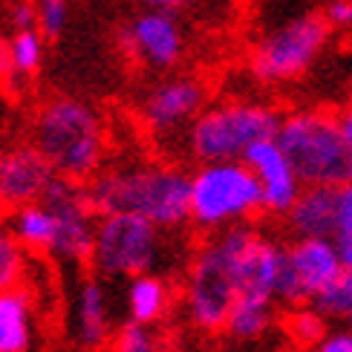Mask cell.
I'll use <instances>...</instances> for the list:
<instances>
[{"instance_id":"cell-1","label":"cell","mask_w":352,"mask_h":352,"mask_svg":"<svg viewBox=\"0 0 352 352\" xmlns=\"http://www.w3.org/2000/svg\"><path fill=\"white\" fill-rule=\"evenodd\" d=\"M87 194L98 214H136L165 231H179L190 223V173L170 162L130 159L104 165Z\"/></svg>"},{"instance_id":"cell-2","label":"cell","mask_w":352,"mask_h":352,"mask_svg":"<svg viewBox=\"0 0 352 352\" xmlns=\"http://www.w3.org/2000/svg\"><path fill=\"white\" fill-rule=\"evenodd\" d=\"M32 144L47 156L58 176L90 182L107 162V127L101 113L76 96L41 101L32 124Z\"/></svg>"},{"instance_id":"cell-3","label":"cell","mask_w":352,"mask_h":352,"mask_svg":"<svg viewBox=\"0 0 352 352\" xmlns=\"http://www.w3.org/2000/svg\"><path fill=\"white\" fill-rule=\"evenodd\" d=\"M280 113L266 101L226 98L205 107L182 133L185 151L194 162H226L243 159L248 148L277 136Z\"/></svg>"},{"instance_id":"cell-4","label":"cell","mask_w":352,"mask_h":352,"mask_svg":"<svg viewBox=\"0 0 352 352\" xmlns=\"http://www.w3.org/2000/svg\"><path fill=\"white\" fill-rule=\"evenodd\" d=\"M277 142L292 159L303 185L338 188L352 179V148L344 139L338 113L300 107L280 116Z\"/></svg>"},{"instance_id":"cell-5","label":"cell","mask_w":352,"mask_h":352,"mask_svg":"<svg viewBox=\"0 0 352 352\" xmlns=\"http://www.w3.org/2000/svg\"><path fill=\"white\" fill-rule=\"evenodd\" d=\"M332 35V26L327 23L320 9L292 14L283 23L269 26L252 43L245 67L257 84H292L318 64V58L327 52Z\"/></svg>"},{"instance_id":"cell-6","label":"cell","mask_w":352,"mask_h":352,"mask_svg":"<svg viewBox=\"0 0 352 352\" xmlns=\"http://www.w3.org/2000/svg\"><path fill=\"white\" fill-rule=\"evenodd\" d=\"M263 211V190L245 159L199 162L190 173V226L217 234L252 223Z\"/></svg>"},{"instance_id":"cell-7","label":"cell","mask_w":352,"mask_h":352,"mask_svg":"<svg viewBox=\"0 0 352 352\" xmlns=\"http://www.w3.org/2000/svg\"><path fill=\"white\" fill-rule=\"evenodd\" d=\"M168 231L136 214H98L90 266L104 280H130L170 266Z\"/></svg>"},{"instance_id":"cell-8","label":"cell","mask_w":352,"mask_h":352,"mask_svg":"<svg viewBox=\"0 0 352 352\" xmlns=\"http://www.w3.org/2000/svg\"><path fill=\"white\" fill-rule=\"evenodd\" d=\"M237 295V243H234V228H226L208 234V240L188 260L182 298L190 324L205 332H219Z\"/></svg>"},{"instance_id":"cell-9","label":"cell","mask_w":352,"mask_h":352,"mask_svg":"<svg viewBox=\"0 0 352 352\" xmlns=\"http://www.w3.org/2000/svg\"><path fill=\"white\" fill-rule=\"evenodd\" d=\"M341 274L344 263L335 237L292 240L283 254V269L277 277L274 298L289 309H298L303 303H315Z\"/></svg>"},{"instance_id":"cell-10","label":"cell","mask_w":352,"mask_h":352,"mask_svg":"<svg viewBox=\"0 0 352 352\" xmlns=\"http://www.w3.org/2000/svg\"><path fill=\"white\" fill-rule=\"evenodd\" d=\"M208 84L190 72H173L151 84L139 101V119L151 136L170 139L190 127V122L208 107Z\"/></svg>"},{"instance_id":"cell-11","label":"cell","mask_w":352,"mask_h":352,"mask_svg":"<svg viewBox=\"0 0 352 352\" xmlns=\"http://www.w3.org/2000/svg\"><path fill=\"white\" fill-rule=\"evenodd\" d=\"M41 199L52 208L58 226L52 257L64 263H90L98 211L93 208V199L87 194V182L55 176Z\"/></svg>"},{"instance_id":"cell-12","label":"cell","mask_w":352,"mask_h":352,"mask_svg":"<svg viewBox=\"0 0 352 352\" xmlns=\"http://www.w3.org/2000/svg\"><path fill=\"white\" fill-rule=\"evenodd\" d=\"M119 47L144 69L170 72L185 58V32L176 21V12L142 9L122 26Z\"/></svg>"},{"instance_id":"cell-13","label":"cell","mask_w":352,"mask_h":352,"mask_svg":"<svg viewBox=\"0 0 352 352\" xmlns=\"http://www.w3.org/2000/svg\"><path fill=\"white\" fill-rule=\"evenodd\" d=\"M55 168L32 142L0 151V211L38 202L55 179Z\"/></svg>"},{"instance_id":"cell-14","label":"cell","mask_w":352,"mask_h":352,"mask_svg":"<svg viewBox=\"0 0 352 352\" xmlns=\"http://www.w3.org/2000/svg\"><path fill=\"white\" fill-rule=\"evenodd\" d=\"M245 165L254 170L260 190H263V211L272 217H283L292 202L298 199V194L303 190V179L298 176L292 159L286 156V151L280 148V142L274 136L263 139L257 144L248 148V153L243 156Z\"/></svg>"},{"instance_id":"cell-15","label":"cell","mask_w":352,"mask_h":352,"mask_svg":"<svg viewBox=\"0 0 352 352\" xmlns=\"http://www.w3.org/2000/svg\"><path fill=\"white\" fill-rule=\"evenodd\" d=\"M72 338L84 349H101L113 338V306L98 274L84 277L72 298Z\"/></svg>"},{"instance_id":"cell-16","label":"cell","mask_w":352,"mask_h":352,"mask_svg":"<svg viewBox=\"0 0 352 352\" xmlns=\"http://www.w3.org/2000/svg\"><path fill=\"white\" fill-rule=\"evenodd\" d=\"M283 223L292 240L306 237H335L338 226V205H335V188L329 185H303L298 199L283 214Z\"/></svg>"},{"instance_id":"cell-17","label":"cell","mask_w":352,"mask_h":352,"mask_svg":"<svg viewBox=\"0 0 352 352\" xmlns=\"http://www.w3.org/2000/svg\"><path fill=\"white\" fill-rule=\"evenodd\" d=\"M38 338L32 292L12 286L0 292V352H32Z\"/></svg>"},{"instance_id":"cell-18","label":"cell","mask_w":352,"mask_h":352,"mask_svg":"<svg viewBox=\"0 0 352 352\" xmlns=\"http://www.w3.org/2000/svg\"><path fill=\"white\" fill-rule=\"evenodd\" d=\"M124 306H127V318L133 324L153 327L170 309V283L159 272H144L130 277L124 289Z\"/></svg>"},{"instance_id":"cell-19","label":"cell","mask_w":352,"mask_h":352,"mask_svg":"<svg viewBox=\"0 0 352 352\" xmlns=\"http://www.w3.org/2000/svg\"><path fill=\"white\" fill-rule=\"evenodd\" d=\"M9 226L14 231V237L21 240V245L32 254H43V257H52V248H55V214L52 208L43 199L38 202H29L21 205V208L9 211Z\"/></svg>"},{"instance_id":"cell-20","label":"cell","mask_w":352,"mask_h":352,"mask_svg":"<svg viewBox=\"0 0 352 352\" xmlns=\"http://www.w3.org/2000/svg\"><path fill=\"white\" fill-rule=\"evenodd\" d=\"M274 298L266 295H237L226 318V332L237 341H257L274 324Z\"/></svg>"},{"instance_id":"cell-21","label":"cell","mask_w":352,"mask_h":352,"mask_svg":"<svg viewBox=\"0 0 352 352\" xmlns=\"http://www.w3.org/2000/svg\"><path fill=\"white\" fill-rule=\"evenodd\" d=\"M9 50H12V67L14 76L21 81L32 78L43 64V55H47V38L41 35V29H14V35L9 38Z\"/></svg>"},{"instance_id":"cell-22","label":"cell","mask_w":352,"mask_h":352,"mask_svg":"<svg viewBox=\"0 0 352 352\" xmlns=\"http://www.w3.org/2000/svg\"><path fill=\"white\" fill-rule=\"evenodd\" d=\"M26 269V248L14 237L9 219H0V292L21 286Z\"/></svg>"},{"instance_id":"cell-23","label":"cell","mask_w":352,"mask_h":352,"mask_svg":"<svg viewBox=\"0 0 352 352\" xmlns=\"http://www.w3.org/2000/svg\"><path fill=\"white\" fill-rule=\"evenodd\" d=\"M315 306L327 318H335V320H341V324L352 327V272L344 269V274L315 300Z\"/></svg>"},{"instance_id":"cell-24","label":"cell","mask_w":352,"mask_h":352,"mask_svg":"<svg viewBox=\"0 0 352 352\" xmlns=\"http://www.w3.org/2000/svg\"><path fill=\"white\" fill-rule=\"evenodd\" d=\"M289 335L300 346H315L327 335V315L318 309H295L289 318Z\"/></svg>"},{"instance_id":"cell-25","label":"cell","mask_w":352,"mask_h":352,"mask_svg":"<svg viewBox=\"0 0 352 352\" xmlns=\"http://www.w3.org/2000/svg\"><path fill=\"white\" fill-rule=\"evenodd\" d=\"M35 3V26L41 29V35L47 41L61 38L69 21V3L67 0H32Z\"/></svg>"},{"instance_id":"cell-26","label":"cell","mask_w":352,"mask_h":352,"mask_svg":"<svg viewBox=\"0 0 352 352\" xmlns=\"http://www.w3.org/2000/svg\"><path fill=\"white\" fill-rule=\"evenodd\" d=\"M110 352H159V344L153 338L151 327L127 320L119 332H113Z\"/></svg>"},{"instance_id":"cell-27","label":"cell","mask_w":352,"mask_h":352,"mask_svg":"<svg viewBox=\"0 0 352 352\" xmlns=\"http://www.w3.org/2000/svg\"><path fill=\"white\" fill-rule=\"evenodd\" d=\"M324 18L332 26V32H352V0H327L324 3Z\"/></svg>"},{"instance_id":"cell-28","label":"cell","mask_w":352,"mask_h":352,"mask_svg":"<svg viewBox=\"0 0 352 352\" xmlns=\"http://www.w3.org/2000/svg\"><path fill=\"white\" fill-rule=\"evenodd\" d=\"M335 205H338V226H335V234H352V179L335 188Z\"/></svg>"},{"instance_id":"cell-29","label":"cell","mask_w":352,"mask_h":352,"mask_svg":"<svg viewBox=\"0 0 352 352\" xmlns=\"http://www.w3.org/2000/svg\"><path fill=\"white\" fill-rule=\"evenodd\" d=\"M9 23L12 29H32L35 21V3L32 0H12L9 6Z\"/></svg>"},{"instance_id":"cell-30","label":"cell","mask_w":352,"mask_h":352,"mask_svg":"<svg viewBox=\"0 0 352 352\" xmlns=\"http://www.w3.org/2000/svg\"><path fill=\"white\" fill-rule=\"evenodd\" d=\"M312 349L315 352H352V332H327Z\"/></svg>"},{"instance_id":"cell-31","label":"cell","mask_w":352,"mask_h":352,"mask_svg":"<svg viewBox=\"0 0 352 352\" xmlns=\"http://www.w3.org/2000/svg\"><path fill=\"white\" fill-rule=\"evenodd\" d=\"M14 67H12V50H9V38L0 35V84L14 81Z\"/></svg>"},{"instance_id":"cell-32","label":"cell","mask_w":352,"mask_h":352,"mask_svg":"<svg viewBox=\"0 0 352 352\" xmlns=\"http://www.w3.org/2000/svg\"><path fill=\"white\" fill-rule=\"evenodd\" d=\"M142 9H162V12H179V9H188L190 3L197 0H139Z\"/></svg>"},{"instance_id":"cell-33","label":"cell","mask_w":352,"mask_h":352,"mask_svg":"<svg viewBox=\"0 0 352 352\" xmlns=\"http://www.w3.org/2000/svg\"><path fill=\"white\" fill-rule=\"evenodd\" d=\"M335 245H338V254L344 269L352 272V234H335Z\"/></svg>"},{"instance_id":"cell-34","label":"cell","mask_w":352,"mask_h":352,"mask_svg":"<svg viewBox=\"0 0 352 352\" xmlns=\"http://www.w3.org/2000/svg\"><path fill=\"white\" fill-rule=\"evenodd\" d=\"M338 122H341V130H344V139L352 148V104H346L341 113H338Z\"/></svg>"},{"instance_id":"cell-35","label":"cell","mask_w":352,"mask_h":352,"mask_svg":"<svg viewBox=\"0 0 352 352\" xmlns=\"http://www.w3.org/2000/svg\"><path fill=\"white\" fill-rule=\"evenodd\" d=\"M346 101L352 104V78H349V84H346Z\"/></svg>"}]
</instances>
